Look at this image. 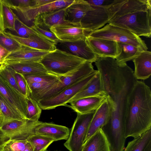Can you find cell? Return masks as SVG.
I'll return each mask as SVG.
<instances>
[{
    "label": "cell",
    "instance_id": "17",
    "mask_svg": "<svg viewBox=\"0 0 151 151\" xmlns=\"http://www.w3.org/2000/svg\"><path fill=\"white\" fill-rule=\"evenodd\" d=\"M93 9L86 1L74 0L65 8V19L81 27L80 22L82 19L88 12Z\"/></svg>",
    "mask_w": 151,
    "mask_h": 151
},
{
    "label": "cell",
    "instance_id": "21",
    "mask_svg": "<svg viewBox=\"0 0 151 151\" xmlns=\"http://www.w3.org/2000/svg\"><path fill=\"white\" fill-rule=\"evenodd\" d=\"M100 95L107 96L103 87L100 74L98 71L95 76L68 103L81 98Z\"/></svg>",
    "mask_w": 151,
    "mask_h": 151
},
{
    "label": "cell",
    "instance_id": "10",
    "mask_svg": "<svg viewBox=\"0 0 151 151\" xmlns=\"http://www.w3.org/2000/svg\"><path fill=\"white\" fill-rule=\"evenodd\" d=\"M74 0H57L36 8L31 6L20 7L9 5L16 16L23 23L27 24L33 22L38 15L66 7Z\"/></svg>",
    "mask_w": 151,
    "mask_h": 151
},
{
    "label": "cell",
    "instance_id": "9",
    "mask_svg": "<svg viewBox=\"0 0 151 151\" xmlns=\"http://www.w3.org/2000/svg\"><path fill=\"white\" fill-rule=\"evenodd\" d=\"M98 70H94L88 76L68 87L58 94L48 99L40 100L38 103L43 110L54 109L60 106H68L67 104L97 74Z\"/></svg>",
    "mask_w": 151,
    "mask_h": 151
},
{
    "label": "cell",
    "instance_id": "23",
    "mask_svg": "<svg viewBox=\"0 0 151 151\" xmlns=\"http://www.w3.org/2000/svg\"><path fill=\"white\" fill-rule=\"evenodd\" d=\"M4 65L24 76L35 75L49 72L40 62L25 61Z\"/></svg>",
    "mask_w": 151,
    "mask_h": 151
},
{
    "label": "cell",
    "instance_id": "19",
    "mask_svg": "<svg viewBox=\"0 0 151 151\" xmlns=\"http://www.w3.org/2000/svg\"><path fill=\"white\" fill-rule=\"evenodd\" d=\"M70 133L67 127L52 123L41 122L37 127L35 134L49 137L54 141L67 140Z\"/></svg>",
    "mask_w": 151,
    "mask_h": 151
},
{
    "label": "cell",
    "instance_id": "33",
    "mask_svg": "<svg viewBox=\"0 0 151 151\" xmlns=\"http://www.w3.org/2000/svg\"><path fill=\"white\" fill-rule=\"evenodd\" d=\"M42 109L38 103L30 97H27V114L28 118L34 121H39Z\"/></svg>",
    "mask_w": 151,
    "mask_h": 151
},
{
    "label": "cell",
    "instance_id": "7",
    "mask_svg": "<svg viewBox=\"0 0 151 151\" xmlns=\"http://www.w3.org/2000/svg\"><path fill=\"white\" fill-rule=\"evenodd\" d=\"M96 111L85 114L77 113L69 137L64 144L69 151H82L89 125Z\"/></svg>",
    "mask_w": 151,
    "mask_h": 151
},
{
    "label": "cell",
    "instance_id": "5",
    "mask_svg": "<svg viewBox=\"0 0 151 151\" xmlns=\"http://www.w3.org/2000/svg\"><path fill=\"white\" fill-rule=\"evenodd\" d=\"M86 36L129 44L140 47L144 51H147L148 49L145 41L140 37L128 30L110 24L91 32L87 34Z\"/></svg>",
    "mask_w": 151,
    "mask_h": 151
},
{
    "label": "cell",
    "instance_id": "31",
    "mask_svg": "<svg viewBox=\"0 0 151 151\" xmlns=\"http://www.w3.org/2000/svg\"><path fill=\"white\" fill-rule=\"evenodd\" d=\"M15 121H19L0 95V128Z\"/></svg>",
    "mask_w": 151,
    "mask_h": 151
},
{
    "label": "cell",
    "instance_id": "24",
    "mask_svg": "<svg viewBox=\"0 0 151 151\" xmlns=\"http://www.w3.org/2000/svg\"><path fill=\"white\" fill-rule=\"evenodd\" d=\"M151 9V0H127L110 20L131 13Z\"/></svg>",
    "mask_w": 151,
    "mask_h": 151
},
{
    "label": "cell",
    "instance_id": "6",
    "mask_svg": "<svg viewBox=\"0 0 151 151\" xmlns=\"http://www.w3.org/2000/svg\"><path fill=\"white\" fill-rule=\"evenodd\" d=\"M127 0H116L114 4L105 7H93L88 12L81 22V27L86 34L102 27L108 23L121 6Z\"/></svg>",
    "mask_w": 151,
    "mask_h": 151
},
{
    "label": "cell",
    "instance_id": "1",
    "mask_svg": "<svg viewBox=\"0 0 151 151\" xmlns=\"http://www.w3.org/2000/svg\"><path fill=\"white\" fill-rule=\"evenodd\" d=\"M125 137H137L151 129V91L137 80L127 99L125 117Z\"/></svg>",
    "mask_w": 151,
    "mask_h": 151
},
{
    "label": "cell",
    "instance_id": "29",
    "mask_svg": "<svg viewBox=\"0 0 151 151\" xmlns=\"http://www.w3.org/2000/svg\"><path fill=\"white\" fill-rule=\"evenodd\" d=\"M27 140L32 146L33 151H45L55 142L50 137L36 134L31 136Z\"/></svg>",
    "mask_w": 151,
    "mask_h": 151
},
{
    "label": "cell",
    "instance_id": "32",
    "mask_svg": "<svg viewBox=\"0 0 151 151\" xmlns=\"http://www.w3.org/2000/svg\"><path fill=\"white\" fill-rule=\"evenodd\" d=\"M3 7L4 25L5 30L14 31L16 15L10 8L7 0H2Z\"/></svg>",
    "mask_w": 151,
    "mask_h": 151
},
{
    "label": "cell",
    "instance_id": "4",
    "mask_svg": "<svg viewBox=\"0 0 151 151\" xmlns=\"http://www.w3.org/2000/svg\"><path fill=\"white\" fill-rule=\"evenodd\" d=\"M41 122L30 119L15 121L0 128V149L15 141L27 140L35 134L36 128Z\"/></svg>",
    "mask_w": 151,
    "mask_h": 151
},
{
    "label": "cell",
    "instance_id": "42",
    "mask_svg": "<svg viewBox=\"0 0 151 151\" xmlns=\"http://www.w3.org/2000/svg\"><path fill=\"white\" fill-rule=\"evenodd\" d=\"M55 0H33V8L39 7L54 1Z\"/></svg>",
    "mask_w": 151,
    "mask_h": 151
},
{
    "label": "cell",
    "instance_id": "15",
    "mask_svg": "<svg viewBox=\"0 0 151 151\" xmlns=\"http://www.w3.org/2000/svg\"><path fill=\"white\" fill-rule=\"evenodd\" d=\"M111 110V104L107 97L94 113L89 125L85 142L107 123Z\"/></svg>",
    "mask_w": 151,
    "mask_h": 151
},
{
    "label": "cell",
    "instance_id": "20",
    "mask_svg": "<svg viewBox=\"0 0 151 151\" xmlns=\"http://www.w3.org/2000/svg\"><path fill=\"white\" fill-rule=\"evenodd\" d=\"M134 65V75L137 80H145L151 75V52L143 51L132 60Z\"/></svg>",
    "mask_w": 151,
    "mask_h": 151
},
{
    "label": "cell",
    "instance_id": "30",
    "mask_svg": "<svg viewBox=\"0 0 151 151\" xmlns=\"http://www.w3.org/2000/svg\"><path fill=\"white\" fill-rule=\"evenodd\" d=\"M30 27L38 35L56 44L60 41L49 28L37 18L35 19L33 25Z\"/></svg>",
    "mask_w": 151,
    "mask_h": 151
},
{
    "label": "cell",
    "instance_id": "35",
    "mask_svg": "<svg viewBox=\"0 0 151 151\" xmlns=\"http://www.w3.org/2000/svg\"><path fill=\"white\" fill-rule=\"evenodd\" d=\"M27 82H47L60 78L61 76L48 72L35 75L24 76Z\"/></svg>",
    "mask_w": 151,
    "mask_h": 151
},
{
    "label": "cell",
    "instance_id": "12",
    "mask_svg": "<svg viewBox=\"0 0 151 151\" xmlns=\"http://www.w3.org/2000/svg\"><path fill=\"white\" fill-rule=\"evenodd\" d=\"M86 41L94 52L99 57L115 58L119 54L117 42L110 40L86 36Z\"/></svg>",
    "mask_w": 151,
    "mask_h": 151
},
{
    "label": "cell",
    "instance_id": "22",
    "mask_svg": "<svg viewBox=\"0 0 151 151\" xmlns=\"http://www.w3.org/2000/svg\"><path fill=\"white\" fill-rule=\"evenodd\" d=\"M65 8L39 15L36 18L50 29L52 26L59 25H68L81 27L78 25L65 19Z\"/></svg>",
    "mask_w": 151,
    "mask_h": 151
},
{
    "label": "cell",
    "instance_id": "8",
    "mask_svg": "<svg viewBox=\"0 0 151 151\" xmlns=\"http://www.w3.org/2000/svg\"><path fill=\"white\" fill-rule=\"evenodd\" d=\"M92 63L91 62L86 61L75 70L65 75L61 76L60 80L41 96L37 102L55 96L88 76L95 70Z\"/></svg>",
    "mask_w": 151,
    "mask_h": 151
},
{
    "label": "cell",
    "instance_id": "16",
    "mask_svg": "<svg viewBox=\"0 0 151 151\" xmlns=\"http://www.w3.org/2000/svg\"><path fill=\"white\" fill-rule=\"evenodd\" d=\"M50 29L60 41L73 42L86 39V33L81 27L59 25L52 26Z\"/></svg>",
    "mask_w": 151,
    "mask_h": 151
},
{
    "label": "cell",
    "instance_id": "26",
    "mask_svg": "<svg viewBox=\"0 0 151 151\" xmlns=\"http://www.w3.org/2000/svg\"><path fill=\"white\" fill-rule=\"evenodd\" d=\"M0 95L19 121L29 119L26 113L6 88L0 79Z\"/></svg>",
    "mask_w": 151,
    "mask_h": 151
},
{
    "label": "cell",
    "instance_id": "27",
    "mask_svg": "<svg viewBox=\"0 0 151 151\" xmlns=\"http://www.w3.org/2000/svg\"><path fill=\"white\" fill-rule=\"evenodd\" d=\"M120 53L115 59L120 63L133 60L143 50L142 48L126 43L117 42Z\"/></svg>",
    "mask_w": 151,
    "mask_h": 151
},
{
    "label": "cell",
    "instance_id": "36",
    "mask_svg": "<svg viewBox=\"0 0 151 151\" xmlns=\"http://www.w3.org/2000/svg\"><path fill=\"white\" fill-rule=\"evenodd\" d=\"M14 29V31L17 34V35L22 37H27L32 34H37L30 27L24 24L17 16Z\"/></svg>",
    "mask_w": 151,
    "mask_h": 151
},
{
    "label": "cell",
    "instance_id": "39",
    "mask_svg": "<svg viewBox=\"0 0 151 151\" xmlns=\"http://www.w3.org/2000/svg\"><path fill=\"white\" fill-rule=\"evenodd\" d=\"M87 1L92 7H105L114 3L116 0H89Z\"/></svg>",
    "mask_w": 151,
    "mask_h": 151
},
{
    "label": "cell",
    "instance_id": "14",
    "mask_svg": "<svg viewBox=\"0 0 151 151\" xmlns=\"http://www.w3.org/2000/svg\"><path fill=\"white\" fill-rule=\"evenodd\" d=\"M3 32L22 45L49 52L53 51L56 49L55 43L47 40L37 34H34L27 37L24 38L13 34L10 32L4 31Z\"/></svg>",
    "mask_w": 151,
    "mask_h": 151
},
{
    "label": "cell",
    "instance_id": "40",
    "mask_svg": "<svg viewBox=\"0 0 151 151\" xmlns=\"http://www.w3.org/2000/svg\"><path fill=\"white\" fill-rule=\"evenodd\" d=\"M11 5L20 7L32 6L33 0H7Z\"/></svg>",
    "mask_w": 151,
    "mask_h": 151
},
{
    "label": "cell",
    "instance_id": "28",
    "mask_svg": "<svg viewBox=\"0 0 151 151\" xmlns=\"http://www.w3.org/2000/svg\"><path fill=\"white\" fill-rule=\"evenodd\" d=\"M151 142V129L129 141L123 151H144Z\"/></svg>",
    "mask_w": 151,
    "mask_h": 151
},
{
    "label": "cell",
    "instance_id": "44",
    "mask_svg": "<svg viewBox=\"0 0 151 151\" xmlns=\"http://www.w3.org/2000/svg\"><path fill=\"white\" fill-rule=\"evenodd\" d=\"M144 151H151V142L148 144Z\"/></svg>",
    "mask_w": 151,
    "mask_h": 151
},
{
    "label": "cell",
    "instance_id": "18",
    "mask_svg": "<svg viewBox=\"0 0 151 151\" xmlns=\"http://www.w3.org/2000/svg\"><path fill=\"white\" fill-rule=\"evenodd\" d=\"M104 95L86 97L73 101L68 103L69 107L81 114H85L96 111L106 99Z\"/></svg>",
    "mask_w": 151,
    "mask_h": 151
},
{
    "label": "cell",
    "instance_id": "25",
    "mask_svg": "<svg viewBox=\"0 0 151 151\" xmlns=\"http://www.w3.org/2000/svg\"><path fill=\"white\" fill-rule=\"evenodd\" d=\"M82 151H110L107 140L101 129L84 142Z\"/></svg>",
    "mask_w": 151,
    "mask_h": 151
},
{
    "label": "cell",
    "instance_id": "34",
    "mask_svg": "<svg viewBox=\"0 0 151 151\" xmlns=\"http://www.w3.org/2000/svg\"><path fill=\"white\" fill-rule=\"evenodd\" d=\"M0 45L10 53L19 49L22 45L14 40L0 32Z\"/></svg>",
    "mask_w": 151,
    "mask_h": 151
},
{
    "label": "cell",
    "instance_id": "11",
    "mask_svg": "<svg viewBox=\"0 0 151 151\" xmlns=\"http://www.w3.org/2000/svg\"><path fill=\"white\" fill-rule=\"evenodd\" d=\"M86 39L73 42L60 41L56 44V48L86 61L95 62L98 56L88 45Z\"/></svg>",
    "mask_w": 151,
    "mask_h": 151
},
{
    "label": "cell",
    "instance_id": "46",
    "mask_svg": "<svg viewBox=\"0 0 151 151\" xmlns=\"http://www.w3.org/2000/svg\"><path fill=\"white\" fill-rule=\"evenodd\" d=\"M45 151H47V150H45Z\"/></svg>",
    "mask_w": 151,
    "mask_h": 151
},
{
    "label": "cell",
    "instance_id": "41",
    "mask_svg": "<svg viewBox=\"0 0 151 151\" xmlns=\"http://www.w3.org/2000/svg\"><path fill=\"white\" fill-rule=\"evenodd\" d=\"M4 27V15L2 0H0V32L5 31Z\"/></svg>",
    "mask_w": 151,
    "mask_h": 151
},
{
    "label": "cell",
    "instance_id": "45",
    "mask_svg": "<svg viewBox=\"0 0 151 151\" xmlns=\"http://www.w3.org/2000/svg\"><path fill=\"white\" fill-rule=\"evenodd\" d=\"M0 151H6L4 148L0 149Z\"/></svg>",
    "mask_w": 151,
    "mask_h": 151
},
{
    "label": "cell",
    "instance_id": "37",
    "mask_svg": "<svg viewBox=\"0 0 151 151\" xmlns=\"http://www.w3.org/2000/svg\"><path fill=\"white\" fill-rule=\"evenodd\" d=\"M29 145L27 140L12 141L4 148L6 151H23Z\"/></svg>",
    "mask_w": 151,
    "mask_h": 151
},
{
    "label": "cell",
    "instance_id": "38",
    "mask_svg": "<svg viewBox=\"0 0 151 151\" xmlns=\"http://www.w3.org/2000/svg\"><path fill=\"white\" fill-rule=\"evenodd\" d=\"M15 78L20 89L27 97H29L30 91L24 76L15 71Z\"/></svg>",
    "mask_w": 151,
    "mask_h": 151
},
{
    "label": "cell",
    "instance_id": "3",
    "mask_svg": "<svg viewBox=\"0 0 151 151\" xmlns=\"http://www.w3.org/2000/svg\"><path fill=\"white\" fill-rule=\"evenodd\" d=\"M108 24L128 30L138 37L150 38L151 35V9L115 18L109 21Z\"/></svg>",
    "mask_w": 151,
    "mask_h": 151
},
{
    "label": "cell",
    "instance_id": "2",
    "mask_svg": "<svg viewBox=\"0 0 151 151\" xmlns=\"http://www.w3.org/2000/svg\"><path fill=\"white\" fill-rule=\"evenodd\" d=\"M86 61L83 58L56 49L45 55L40 62L48 72L63 76L75 70Z\"/></svg>",
    "mask_w": 151,
    "mask_h": 151
},
{
    "label": "cell",
    "instance_id": "13",
    "mask_svg": "<svg viewBox=\"0 0 151 151\" xmlns=\"http://www.w3.org/2000/svg\"><path fill=\"white\" fill-rule=\"evenodd\" d=\"M49 52L22 45L19 50L9 53L4 59L2 64L25 61L40 62Z\"/></svg>",
    "mask_w": 151,
    "mask_h": 151
},
{
    "label": "cell",
    "instance_id": "43",
    "mask_svg": "<svg viewBox=\"0 0 151 151\" xmlns=\"http://www.w3.org/2000/svg\"><path fill=\"white\" fill-rule=\"evenodd\" d=\"M10 52L0 45V65L2 63L5 57Z\"/></svg>",
    "mask_w": 151,
    "mask_h": 151
}]
</instances>
